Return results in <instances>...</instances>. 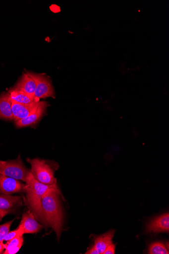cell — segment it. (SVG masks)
Here are the masks:
<instances>
[{
	"mask_svg": "<svg viewBox=\"0 0 169 254\" xmlns=\"http://www.w3.org/2000/svg\"><path fill=\"white\" fill-rule=\"evenodd\" d=\"M57 188L48 190L42 198L45 222L56 232L58 240L61 236L63 226V214Z\"/></svg>",
	"mask_w": 169,
	"mask_h": 254,
	"instance_id": "obj_1",
	"label": "cell"
},
{
	"mask_svg": "<svg viewBox=\"0 0 169 254\" xmlns=\"http://www.w3.org/2000/svg\"><path fill=\"white\" fill-rule=\"evenodd\" d=\"M26 183L25 192H26L28 204L36 217L40 219H44L42 205V197L48 190L57 188L56 184L46 185L39 182L31 170Z\"/></svg>",
	"mask_w": 169,
	"mask_h": 254,
	"instance_id": "obj_2",
	"label": "cell"
},
{
	"mask_svg": "<svg viewBox=\"0 0 169 254\" xmlns=\"http://www.w3.org/2000/svg\"><path fill=\"white\" fill-rule=\"evenodd\" d=\"M30 171L24 165L20 156L13 160H0V174L2 175L26 182Z\"/></svg>",
	"mask_w": 169,
	"mask_h": 254,
	"instance_id": "obj_3",
	"label": "cell"
},
{
	"mask_svg": "<svg viewBox=\"0 0 169 254\" xmlns=\"http://www.w3.org/2000/svg\"><path fill=\"white\" fill-rule=\"evenodd\" d=\"M27 161L31 165L32 174L39 182L46 185L56 184L54 172L44 160L38 158H29Z\"/></svg>",
	"mask_w": 169,
	"mask_h": 254,
	"instance_id": "obj_4",
	"label": "cell"
},
{
	"mask_svg": "<svg viewBox=\"0 0 169 254\" xmlns=\"http://www.w3.org/2000/svg\"><path fill=\"white\" fill-rule=\"evenodd\" d=\"M26 73L32 78L36 84L34 96L41 99L48 97L56 98L54 87L51 79L44 74H36L26 71Z\"/></svg>",
	"mask_w": 169,
	"mask_h": 254,
	"instance_id": "obj_5",
	"label": "cell"
},
{
	"mask_svg": "<svg viewBox=\"0 0 169 254\" xmlns=\"http://www.w3.org/2000/svg\"><path fill=\"white\" fill-rule=\"evenodd\" d=\"M22 204V199L19 196L0 194V214L2 218L14 213Z\"/></svg>",
	"mask_w": 169,
	"mask_h": 254,
	"instance_id": "obj_6",
	"label": "cell"
},
{
	"mask_svg": "<svg viewBox=\"0 0 169 254\" xmlns=\"http://www.w3.org/2000/svg\"><path fill=\"white\" fill-rule=\"evenodd\" d=\"M43 226L38 223L35 216L30 211L23 213L21 221L18 227L19 234L23 236L26 234H35L40 232Z\"/></svg>",
	"mask_w": 169,
	"mask_h": 254,
	"instance_id": "obj_7",
	"label": "cell"
},
{
	"mask_svg": "<svg viewBox=\"0 0 169 254\" xmlns=\"http://www.w3.org/2000/svg\"><path fill=\"white\" fill-rule=\"evenodd\" d=\"M25 187L19 180L0 174V193L10 195L25 191Z\"/></svg>",
	"mask_w": 169,
	"mask_h": 254,
	"instance_id": "obj_8",
	"label": "cell"
},
{
	"mask_svg": "<svg viewBox=\"0 0 169 254\" xmlns=\"http://www.w3.org/2000/svg\"><path fill=\"white\" fill-rule=\"evenodd\" d=\"M40 100L29 104H22L11 100L12 110L15 122L27 118L37 108Z\"/></svg>",
	"mask_w": 169,
	"mask_h": 254,
	"instance_id": "obj_9",
	"label": "cell"
},
{
	"mask_svg": "<svg viewBox=\"0 0 169 254\" xmlns=\"http://www.w3.org/2000/svg\"><path fill=\"white\" fill-rule=\"evenodd\" d=\"M48 106L47 103L39 102L37 108L27 118L15 122L16 127L18 128L26 127L36 124L42 117Z\"/></svg>",
	"mask_w": 169,
	"mask_h": 254,
	"instance_id": "obj_10",
	"label": "cell"
},
{
	"mask_svg": "<svg viewBox=\"0 0 169 254\" xmlns=\"http://www.w3.org/2000/svg\"><path fill=\"white\" fill-rule=\"evenodd\" d=\"M169 232V214L162 215L153 220L148 225L146 229L147 234L149 233H160Z\"/></svg>",
	"mask_w": 169,
	"mask_h": 254,
	"instance_id": "obj_11",
	"label": "cell"
},
{
	"mask_svg": "<svg viewBox=\"0 0 169 254\" xmlns=\"http://www.w3.org/2000/svg\"><path fill=\"white\" fill-rule=\"evenodd\" d=\"M0 119L6 121L13 119L11 99L9 92L0 96Z\"/></svg>",
	"mask_w": 169,
	"mask_h": 254,
	"instance_id": "obj_12",
	"label": "cell"
},
{
	"mask_svg": "<svg viewBox=\"0 0 169 254\" xmlns=\"http://www.w3.org/2000/svg\"><path fill=\"white\" fill-rule=\"evenodd\" d=\"M14 89L21 90L30 95L35 96L36 84L35 81L26 73L23 74Z\"/></svg>",
	"mask_w": 169,
	"mask_h": 254,
	"instance_id": "obj_13",
	"label": "cell"
},
{
	"mask_svg": "<svg viewBox=\"0 0 169 254\" xmlns=\"http://www.w3.org/2000/svg\"><path fill=\"white\" fill-rule=\"evenodd\" d=\"M115 230H112L110 232L94 239V246L100 253L103 254L108 246L113 244V239Z\"/></svg>",
	"mask_w": 169,
	"mask_h": 254,
	"instance_id": "obj_14",
	"label": "cell"
},
{
	"mask_svg": "<svg viewBox=\"0 0 169 254\" xmlns=\"http://www.w3.org/2000/svg\"><path fill=\"white\" fill-rule=\"evenodd\" d=\"M11 100L22 104H29L40 100L21 90L13 89L9 91Z\"/></svg>",
	"mask_w": 169,
	"mask_h": 254,
	"instance_id": "obj_15",
	"label": "cell"
},
{
	"mask_svg": "<svg viewBox=\"0 0 169 254\" xmlns=\"http://www.w3.org/2000/svg\"><path fill=\"white\" fill-rule=\"evenodd\" d=\"M23 244V236L18 235L4 244L5 251L4 254H16L21 248Z\"/></svg>",
	"mask_w": 169,
	"mask_h": 254,
	"instance_id": "obj_16",
	"label": "cell"
},
{
	"mask_svg": "<svg viewBox=\"0 0 169 254\" xmlns=\"http://www.w3.org/2000/svg\"><path fill=\"white\" fill-rule=\"evenodd\" d=\"M150 254H169V252L166 246L162 242H155L150 245L149 249Z\"/></svg>",
	"mask_w": 169,
	"mask_h": 254,
	"instance_id": "obj_17",
	"label": "cell"
},
{
	"mask_svg": "<svg viewBox=\"0 0 169 254\" xmlns=\"http://www.w3.org/2000/svg\"><path fill=\"white\" fill-rule=\"evenodd\" d=\"M15 219L9 221L0 226V233H1L5 236L9 232L10 226Z\"/></svg>",
	"mask_w": 169,
	"mask_h": 254,
	"instance_id": "obj_18",
	"label": "cell"
},
{
	"mask_svg": "<svg viewBox=\"0 0 169 254\" xmlns=\"http://www.w3.org/2000/svg\"><path fill=\"white\" fill-rule=\"evenodd\" d=\"M18 235H20L19 234V229L17 228L15 230L12 231V232H9V233L4 237V241L8 242L12 240L13 239L15 238Z\"/></svg>",
	"mask_w": 169,
	"mask_h": 254,
	"instance_id": "obj_19",
	"label": "cell"
},
{
	"mask_svg": "<svg viewBox=\"0 0 169 254\" xmlns=\"http://www.w3.org/2000/svg\"><path fill=\"white\" fill-rule=\"evenodd\" d=\"M115 250V245L112 244L107 247L103 254H114Z\"/></svg>",
	"mask_w": 169,
	"mask_h": 254,
	"instance_id": "obj_20",
	"label": "cell"
},
{
	"mask_svg": "<svg viewBox=\"0 0 169 254\" xmlns=\"http://www.w3.org/2000/svg\"><path fill=\"white\" fill-rule=\"evenodd\" d=\"M85 254H100L98 250L96 249L95 246H91L87 251L85 253Z\"/></svg>",
	"mask_w": 169,
	"mask_h": 254,
	"instance_id": "obj_21",
	"label": "cell"
},
{
	"mask_svg": "<svg viewBox=\"0 0 169 254\" xmlns=\"http://www.w3.org/2000/svg\"><path fill=\"white\" fill-rule=\"evenodd\" d=\"M5 249L4 244L3 242L0 243V254H1Z\"/></svg>",
	"mask_w": 169,
	"mask_h": 254,
	"instance_id": "obj_22",
	"label": "cell"
},
{
	"mask_svg": "<svg viewBox=\"0 0 169 254\" xmlns=\"http://www.w3.org/2000/svg\"><path fill=\"white\" fill-rule=\"evenodd\" d=\"M4 237L5 236L4 235L0 233V243L3 242Z\"/></svg>",
	"mask_w": 169,
	"mask_h": 254,
	"instance_id": "obj_23",
	"label": "cell"
},
{
	"mask_svg": "<svg viewBox=\"0 0 169 254\" xmlns=\"http://www.w3.org/2000/svg\"><path fill=\"white\" fill-rule=\"evenodd\" d=\"M1 219H2V217H1V214H0V220H1Z\"/></svg>",
	"mask_w": 169,
	"mask_h": 254,
	"instance_id": "obj_24",
	"label": "cell"
}]
</instances>
